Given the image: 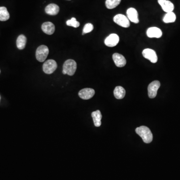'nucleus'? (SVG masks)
I'll list each match as a JSON object with an SVG mask.
<instances>
[{
	"label": "nucleus",
	"instance_id": "16",
	"mask_svg": "<svg viewBox=\"0 0 180 180\" xmlns=\"http://www.w3.org/2000/svg\"><path fill=\"white\" fill-rule=\"evenodd\" d=\"M125 90L122 87H116L114 91V96L117 99H122L125 97Z\"/></svg>",
	"mask_w": 180,
	"mask_h": 180
},
{
	"label": "nucleus",
	"instance_id": "20",
	"mask_svg": "<svg viewBox=\"0 0 180 180\" xmlns=\"http://www.w3.org/2000/svg\"><path fill=\"white\" fill-rule=\"evenodd\" d=\"M176 16L173 12L167 13V14L164 16L163 18L164 22L165 23H173L176 21Z\"/></svg>",
	"mask_w": 180,
	"mask_h": 180
},
{
	"label": "nucleus",
	"instance_id": "19",
	"mask_svg": "<svg viewBox=\"0 0 180 180\" xmlns=\"http://www.w3.org/2000/svg\"><path fill=\"white\" fill-rule=\"evenodd\" d=\"M9 18L10 14L7 8L5 7H0V21H7Z\"/></svg>",
	"mask_w": 180,
	"mask_h": 180
},
{
	"label": "nucleus",
	"instance_id": "5",
	"mask_svg": "<svg viewBox=\"0 0 180 180\" xmlns=\"http://www.w3.org/2000/svg\"><path fill=\"white\" fill-rule=\"evenodd\" d=\"M161 84L159 81H154L149 84L148 87V96L150 98L153 99L157 96L158 89L160 87Z\"/></svg>",
	"mask_w": 180,
	"mask_h": 180
},
{
	"label": "nucleus",
	"instance_id": "23",
	"mask_svg": "<svg viewBox=\"0 0 180 180\" xmlns=\"http://www.w3.org/2000/svg\"><path fill=\"white\" fill-rule=\"evenodd\" d=\"M93 29H94V26H93V25L92 24H86L85 25L84 27L83 35L87 34V33H90L91 32L93 31Z\"/></svg>",
	"mask_w": 180,
	"mask_h": 180
},
{
	"label": "nucleus",
	"instance_id": "1",
	"mask_svg": "<svg viewBox=\"0 0 180 180\" xmlns=\"http://www.w3.org/2000/svg\"><path fill=\"white\" fill-rule=\"evenodd\" d=\"M136 133L142 138L144 142L149 144L153 140V134L149 128L142 126L136 128Z\"/></svg>",
	"mask_w": 180,
	"mask_h": 180
},
{
	"label": "nucleus",
	"instance_id": "21",
	"mask_svg": "<svg viewBox=\"0 0 180 180\" xmlns=\"http://www.w3.org/2000/svg\"><path fill=\"white\" fill-rule=\"evenodd\" d=\"M121 0H106V6L109 9H112L117 7L121 3Z\"/></svg>",
	"mask_w": 180,
	"mask_h": 180
},
{
	"label": "nucleus",
	"instance_id": "13",
	"mask_svg": "<svg viewBox=\"0 0 180 180\" xmlns=\"http://www.w3.org/2000/svg\"><path fill=\"white\" fill-rule=\"evenodd\" d=\"M42 31L47 35H52L55 31V27L52 23L50 22L44 23L42 25Z\"/></svg>",
	"mask_w": 180,
	"mask_h": 180
},
{
	"label": "nucleus",
	"instance_id": "24",
	"mask_svg": "<svg viewBox=\"0 0 180 180\" xmlns=\"http://www.w3.org/2000/svg\"><path fill=\"white\" fill-rule=\"evenodd\" d=\"M166 1V0H158V1L160 5L161 6Z\"/></svg>",
	"mask_w": 180,
	"mask_h": 180
},
{
	"label": "nucleus",
	"instance_id": "4",
	"mask_svg": "<svg viewBox=\"0 0 180 180\" xmlns=\"http://www.w3.org/2000/svg\"><path fill=\"white\" fill-rule=\"evenodd\" d=\"M57 68L56 62L54 60H48L45 62L43 66L44 72L47 74H52Z\"/></svg>",
	"mask_w": 180,
	"mask_h": 180
},
{
	"label": "nucleus",
	"instance_id": "18",
	"mask_svg": "<svg viewBox=\"0 0 180 180\" xmlns=\"http://www.w3.org/2000/svg\"><path fill=\"white\" fill-rule=\"evenodd\" d=\"M161 6L162 7V9L164 11L166 12L167 13L173 12V11L174 9V4L170 1L166 0Z\"/></svg>",
	"mask_w": 180,
	"mask_h": 180
},
{
	"label": "nucleus",
	"instance_id": "10",
	"mask_svg": "<svg viewBox=\"0 0 180 180\" xmlns=\"http://www.w3.org/2000/svg\"><path fill=\"white\" fill-rule=\"evenodd\" d=\"M113 59L117 67L122 68L126 65V60L123 55L119 53L114 54L113 55Z\"/></svg>",
	"mask_w": 180,
	"mask_h": 180
},
{
	"label": "nucleus",
	"instance_id": "25",
	"mask_svg": "<svg viewBox=\"0 0 180 180\" xmlns=\"http://www.w3.org/2000/svg\"><path fill=\"white\" fill-rule=\"evenodd\" d=\"M0 72H1V71H0Z\"/></svg>",
	"mask_w": 180,
	"mask_h": 180
},
{
	"label": "nucleus",
	"instance_id": "2",
	"mask_svg": "<svg viewBox=\"0 0 180 180\" xmlns=\"http://www.w3.org/2000/svg\"><path fill=\"white\" fill-rule=\"evenodd\" d=\"M63 74L73 76L77 70V63L72 59L67 60L63 65Z\"/></svg>",
	"mask_w": 180,
	"mask_h": 180
},
{
	"label": "nucleus",
	"instance_id": "9",
	"mask_svg": "<svg viewBox=\"0 0 180 180\" xmlns=\"http://www.w3.org/2000/svg\"><path fill=\"white\" fill-rule=\"evenodd\" d=\"M95 92L91 88H85L79 92V97L83 100H89L94 96Z\"/></svg>",
	"mask_w": 180,
	"mask_h": 180
},
{
	"label": "nucleus",
	"instance_id": "17",
	"mask_svg": "<svg viewBox=\"0 0 180 180\" xmlns=\"http://www.w3.org/2000/svg\"><path fill=\"white\" fill-rule=\"evenodd\" d=\"M26 42V37L23 35H21L17 38V42H16L17 48L20 50H23L25 48Z\"/></svg>",
	"mask_w": 180,
	"mask_h": 180
},
{
	"label": "nucleus",
	"instance_id": "6",
	"mask_svg": "<svg viewBox=\"0 0 180 180\" xmlns=\"http://www.w3.org/2000/svg\"><path fill=\"white\" fill-rule=\"evenodd\" d=\"M114 21L115 23L123 28L129 27L130 26L129 20L124 15H117L114 17Z\"/></svg>",
	"mask_w": 180,
	"mask_h": 180
},
{
	"label": "nucleus",
	"instance_id": "8",
	"mask_svg": "<svg viewBox=\"0 0 180 180\" xmlns=\"http://www.w3.org/2000/svg\"><path fill=\"white\" fill-rule=\"evenodd\" d=\"M119 37L116 34H112L106 38L105 44L109 47H114L117 45L119 43Z\"/></svg>",
	"mask_w": 180,
	"mask_h": 180
},
{
	"label": "nucleus",
	"instance_id": "7",
	"mask_svg": "<svg viewBox=\"0 0 180 180\" xmlns=\"http://www.w3.org/2000/svg\"><path fill=\"white\" fill-rule=\"evenodd\" d=\"M142 55L144 57L149 60L151 63H156L158 61L156 53L154 50L151 49H146L143 51Z\"/></svg>",
	"mask_w": 180,
	"mask_h": 180
},
{
	"label": "nucleus",
	"instance_id": "22",
	"mask_svg": "<svg viewBox=\"0 0 180 180\" xmlns=\"http://www.w3.org/2000/svg\"><path fill=\"white\" fill-rule=\"evenodd\" d=\"M68 26L73 27L74 28H78L80 26V23L76 20L75 18H72L70 20H68L66 22Z\"/></svg>",
	"mask_w": 180,
	"mask_h": 180
},
{
	"label": "nucleus",
	"instance_id": "3",
	"mask_svg": "<svg viewBox=\"0 0 180 180\" xmlns=\"http://www.w3.org/2000/svg\"><path fill=\"white\" fill-rule=\"evenodd\" d=\"M49 53L48 48L45 45H41L37 48L36 57L38 61L43 62L46 60Z\"/></svg>",
	"mask_w": 180,
	"mask_h": 180
},
{
	"label": "nucleus",
	"instance_id": "14",
	"mask_svg": "<svg viewBox=\"0 0 180 180\" xmlns=\"http://www.w3.org/2000/svg\"><path fill=\"white\" fill-rule=\"evenodd\" d=\"M60 8L59 6L55 4H50L45 8V12L47 14L54 16L59 13Z\"/></svg>",
	"mask_w": 180,
	"mask_h": 180
},
{
	"label": "nucleus",
	"instance_id": "12",
	"mask_svg": "<svg viewBox=\"0 0 180 180\" xmlns=\"http://www.w3.org/2000/svg\"><path fill=\"white\" fill-rule=\"evenodd\" d=\"M147 35L149 38H159L162 37V32L158 28L151 27L148 29Z\"/></svg>",
	"mask_w": 180,
	"mask_h": 180
},
{
	"label": "nucleus",
	"instance_id": "15",
	"mask_svg": "<svg viewBox=\"0 0 180 180\" xmlns=\"http://www.w3.org/2000/svg\"><path fill=\"white\" fill-rule=\"evenodd\" d=\"M92 117L93 118L94 125L96 127H99L101 125V119L102 115L100 111L97 110L92 113Z\"/></svg>",
	"mask_w": 180,
	"mask_h": 180
},
{
	"label": "nucleus",
	"instance_id": "11",
	"mask_svg": "<svg viewBox=\"0 0 180 180\" xmlns=\"http://www.w3.org/2000/svg\"><path fill=\"white\" fill-rule=\"evenodd\" d=\"M127 16L130 21L135 24L138 23L139 20L138 18V13L137 11L133 8H130L127 10Z\"/></svg>",
	"mask_w": 180,
	"mask_h": 180
}]
</instances>
